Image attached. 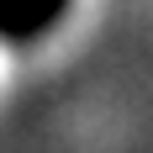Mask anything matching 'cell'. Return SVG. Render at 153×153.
Listing matches in <instances>:
<instances>
[{
	"mask_svg": "<svg viewBox=\"0 0 153 153\" xmlns=\"http://www.w3.org/2000/svg\"><path fill=\"white\" fill-rule=\"evenodd\" d=\"M63 16V0H0V42H37Z\"/></svg>",
	"mask_w": 153,
	"mask_h": 153,
	"instance_id": "1",
	"label": "cell"
}]
</instances>
